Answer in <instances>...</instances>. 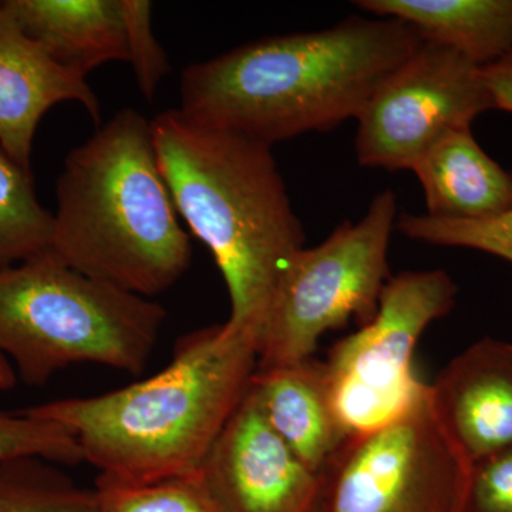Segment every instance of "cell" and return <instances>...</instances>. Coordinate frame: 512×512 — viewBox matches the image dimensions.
<instances>
[{"instance_id": "44dd1931", "label": "cell", "mask_w": 512, "mask_h": 512, "mask_svg": "<svg viewBox=\"0 0 512 512\" xmlns=\"http://www.w3.org/2000/svg\"><path fill=\"white\" fill-rule=\"evenodd\" d=\"M19 457L45 458L56 464L83 461L76 437L62 424L0 410V461Z\"/></svg>"}, {"instance_id": "9a60e30c", "label": "cell", "mask_w": 512, "mask_h": 512, "mask_svg": "<svg viewBox=\"0 0 512 512\" xmlns=\"http://www.w3.org/2000/svg\"><path fill=\"white\" fill-rule=\"evenodd\" d=\"M23 32L60 66L86 79L110 62H127L120 0H3Z\"/></svg>"}, {"instance_id": "9c48e42d", "label": "cell", "mask_w": 512, "mask_h": 512, "mask_svg": "<svg viewBox=\"0 0 512 512\" xmlns=\"http://www.w3.org/2000/svg\"><path fill=\"white\" fill-rule=\"evenodd\" d=\"M494 110L483 69L448 47L423 42L357 116L363 167L412 170L448 134Z\"/></svg>"}, {"instance_id": "7a4b0ae2", "label": "cell", "mask_w": 512, "mask_h": 512, "mask_svg": "<svg viewBox=\"0 0 512 512\" xmlns=\"http://www.w3.org/2000/svg\"><path fill=\"white\" fill-rule=\"evenodd\" d=\"M259 335L224 325L178 340L170 365L143 382L23 412L72 431L97 483L143 485L200 471L245 399Z\"/></svg>"}, {"instance_id": "52a82bcc", "label": "cell", "mask_w": 512, "mask_h": 512, "mask_svg": "<svg viewBox=\"0 0 512 512\" xmlns=\"http://www.w3.org/2000/svg\"><path fill=\"white\" fill-rule=\"evenodd\" d=\"M470 476L427 384L392 423L343 440L320 471L318 512H464Z\"/></svg>"}, {"instance_id": "7c38bea8", "label": "cell", "mask_w": 512, "mask_h": 512, "mask_svg": "<svg viewBox=\"0 0 512 512\" xmlns=\"http://www.w3.org/2000/svg\"><path fill=\"white\" fill-rule=\"evenodd\" d=\"M74 101L100 121V103L84 77L60 66L30 39L0 2V144L32 170L33 141L43 116L56 104Z\"/></svg>"}, {"instance_id": "3957f363", "label": "cell", "mask_w": 512, "mask_h": 512, "mask_svg": "<svg viewBox=\"0 0 512 512\" xmlns=\"http://www.w3.org/2000/svg\"><path fill=\"white\" fill-rule=\"evenodd\" d=\"M157 164L178 215L227 285L229 328L261 332L279 276L305 247L272 147L201 126L178 109L151 120Z\"/></svg>"}, {"instance_id": "d4e9b609", "label": "cell", "mask_w": 512, "mask_h": 512, "mask_svg": "<svg viewBox=\"0 0 512 512\" xmlns=\"http://www.w3.org/2000/svg\"><path fill=\"white\" fill-rule=\"evenodd\" d=\"M18 380L15 369L6 357L0 355V390L12 389Z\"/></svg>"}, {"instance_id": "603a6c76", "label": "cell", "mask_w": 512, "mask_h": 512, "mask_svg": "<svg viewBox=\"0 0 512 512\" xmlns=\"http://www.w3.org/2000/svg\"><path fill=\"white\" fill-rule=\"evenodd\" d=\"M464 512H512V447L471 464Z\"/></svg>"}, {"instance_id": "7402d4cb", "label": "cell", "mask_w": 512, "mask_h": 512, "mask_svg": "<svg viewBox=\"0 0 512 512\" xmlns=\"http://www.w3.org/2000/svg\"><path fill=\"white\" fill-rule=\"evenodd\" d=\"M120 10L126 30L127 63L133 67L144 99L151 101L161 82L171 73L167 52L153 33V6L148 0H120Z\"/></svg>"}, {"instance_id": "8992f818", "label": "cell", "mask_w": 512, "mask_h": 512, "mask_svg": "<svg viewBox=\"0 0 512 512\" xmlns=\"http://www.w3.org/2000/svg\"><path fill=\"white\" fill-rule=\"evenodd\" d=\"M396 195L384 190L365 217L346 221L316 247H303L285 266L259 332L258 366L265 370L312 357L319 339L355 318L375 319L389 275Z\"/></svg>"}, {"instance_id": "e0dca14e", "label": "cell", "mask_w": 512, "mask_h": 512, "mask_svg": "<svg viewBox=\"0 0 512 512\" xmlns=\"http://www.w3.org/2000/svg\"><path fill=\"white\" fill-rule=\"evenodd\" d=\"M53 214L37 198L32 170L0 144V271L52 247Z\"/></svg>"}, {"instance_id": "cb8c5ba5", "label": "cell", "mask_w": 512, "mask_h": 512, "mask_svg": "<svg viewBox=\"0 0 512 512\" xmlns=\"http://www.w3.org/2000/svg\"><path fill=\"white\" fill-rule=\"evenodd\" d=\"M494 110L512 113V52L483 69Z\"/></svg>"}, {"instance_id": "ba28073f", "label": "cell", "mask_w": 512, "mask_h": 512, "mask_svg": "<svg viewBox=\"0 0 512 512\" xmlns=\"http://www.w3.org/2000/svg\"><path fill=\"white\" fill-rule=\"evenodd\" d=\"M456 296V282L441 269L390 276L375 319L333 346L323 363L346 437L392 423L423 396L427 384L414 375V350Z\"/></svg>"}, {"instance_id": "ac0fdd59", "label": "cell", "mask_w": 512, "mask_h": 512, "mask_svg": "<svg viewBox=\"0 0 512 512\" xmlns=\"http://www.w3.org/2000/svg\"><path fill=\"white\" fill-rule=\"evenodd\" d=\"M39 457L0 461V512H96V488L80 487Z\"/></svg>"}, {"instance_id": "6da1fadb", "label": "cell", "mask_w": 512, "mask_h": 512, "mask_svg": "<svg viewBox=\"0 0 512 512\" xmlns=\"http://www.w3.org/2000/svg\"><path fill=\"white\" fill-rule=\"evenodd\" d=\"M421 45L412 26L379 16L265 37L190 64L181 76L178 110L201 126L272 147L357 119Z\"/></svg>"}, {"instance_id": "ffe728a7", "label": "cell", "mask_w": 512, "mask_h": 512, "mask_svg": "<svg viewBox=\"0 0 512 512\" xmlns=\"http://www.w3.org/2000/svg\"><path fill=\"white\" fill-rule=\"evenodd\" d=\"M396 228L414 241L437 247L476 249L512 264V210L484 221H448L426 214H402L397 217Z\"/></svg>"}, {"instance_id": "30bf717a", "label": "cell", "mask_w": 512, "mask_h": 512, "mask_svg": "<svg viewBox=\"0 0 512 512\" xmlns=\"http://www.w3.org/2000/svg\"><path fill=\"white\" fill-rule=\"evenodd\" d=\"M200 474L221 512H318L320 473L269 426L249 390Z\"/></svg>"}, {"instance_id": "d6986e66", "label": "cell", "mask_w": 512, "mask_h": 512, "mask_svg": "<svg viewBox=\"0 0 512 512\" xmlns=\"http://www.w3.org/2000/svg\"><path fill=\"white\" fill-rule=\"evenodd\" d=\"M96 512H221L200 471L143 485L96 483Z\"/></svg>"}, {"instance_id": "8fae6325", "label": "cell", "mask_w": 512, "mask_h": 512, "mask_svg": "<svg viewBox=\"0 0 512 512\" xmlns=\"http://www.w3.org/2000/svg\"><path fill=\"white\" fill-rule=\"evenodd\" d=\"M429 394L470 463L512 447V345L485 338L454 357Z\"/></svg>"}, {"instance_id": "4fadbf2b", "label": "cell", "mask_w": 512, "mask_h": 512, "mask_svg": "<svg viewBox=\"0 0 512 512\" xmlns=\"http://www.w3.org/2000/svg\"><path fill=\"white\" fill-rule=\"evenodd\" d=\"M249 392L269 426L316 473L346 439L330 399L325 363L313 357L256 369Z\"/></svg>"}, {"instance_id": "5bb4252c", "label": "cell", "mask_w": 512, "mask_h": 512, "mask_svg": "<svg viewBox=\"0 0 512 512\" xmlns=\"http://www.w3.org/2000/svg\"><path fill=\"white\" fill-rule=\"evenodd\" d=\"M413 171L431 218L484 221L512 210V173L485 153L471 128L448 134Z\"/></svg>"}, {"instance_id": "5b68a950", "label": "cell", "mask_w": 512, "mask_h": 512, "mask_svg": "<svg viewBox=\"0 0 512 512\" xmlns=\"http://www.w3.org/2000/svg\"><path fill=\"white\" fill-rule=\"evenodd\" d=\"M165 316L157 302L84 275L50 251L0 271V355L28 386L79 363L138 375Z\"/></svg>"}, {"instance_id": "2e32d148", "label": "cell", "mask_w": 512, "mask_h": 512, "mask_svg": "<svg viewBox=\"0 0 512 512\" xmlns=\"http://www.w3.org/2000/svg\"><path fill=\"white\" fill-rule=\"evenodd\" d=\"M357 8L399 19L421 40L448 47L481 69L512 52V0H359Z\"/></svg>"}, {"instance_id": "277c9868", "label": "cell", "mask_w": 512, "mask_h": 512, "mask_svg": "<svg viewBox=\"0 0 512 512\" xmlns=\"http://www.w3.org/2000/svg\"><path fill=\"white\" fill-rule=\"evenodd\" d=\"M56 202L50 252L84 275L150 299L191 264L151 121L136 110H120L67 154Z\"/></svg>"}]
</instances>
